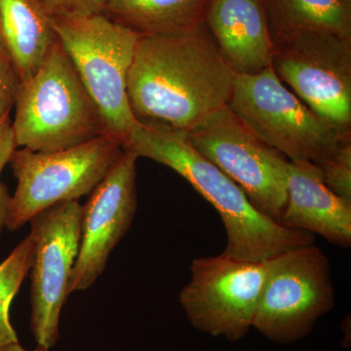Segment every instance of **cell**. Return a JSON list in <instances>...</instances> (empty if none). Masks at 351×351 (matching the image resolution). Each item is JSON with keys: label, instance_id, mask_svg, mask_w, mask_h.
<instances>
[{"label": "cell", "instance_id": "6da1fadb", "mask_svg": "<svg viewBox=\"0 0 351 351\" xmlns=\"http://www.w3.org/2000/svg\"><path fill=\"white\" fill-rule=\"evenodd\" d=\"M235 76L205 25L182 34L140 36L127 97L141 123L186 132L228 105Z\"/></svg>", "mask_w": 351, "mask_h": 351}, {"label": "cell", "instance_id": "7a4b0ae2", "mask_svg": "<svg viewBox=\"0 0 351 351\" xmlns=\"http://www.w3.org/2000/svg\"><path fill=\"white\" fill-rule=\"evenodd\" d=\"M122 149L174 170L213 205L228 237L223 255L265 262L314 242L313 234L290 230L261 213L239 184L196 151L184 132L138 122Z\"/></svg>", "mask_w": 351, "mask_h": 351}, {"label": "cell", "instance_id": "3957f363", "mask_svg": "<svg viewBox=\"0 0 351 351\" xmlns=\"http://www.w3.org/2000/svg\"><path fill=\"white\" fill-rule=\"evenodd\" d=\"M14 108L17 149L62 151L108 134L57 36L36 73L21 82Z\"/></svg>", "mask_w": 351, "mask_h": 351}, {"label": "cell", "instance_id": "277c9868", "mask_svg": "<svg viewBox=\"0 0 351 351\" xmlns=\"http://www.w3.org/2000/svg\"><path fill=\"white\" fill-rule=\"evenodd\" d=\"M54 32L108 133L123 144L138 120L127 97V80L138 34L105 14L55 16Z\"/></svg>", "mask_w": 351, "mask_h": 351}, {"label": "cell", "instance_id": "5b68a950", "mask_svg": "<svg viewBox=\"0 0 351 351\" xmlns=\"http://www.w3.org/2000/svg\"><path fill=\"white\" fill-rule=\"evenodd\" d=\"M228 107L289 161L317 165L351 133L335 128L304 105L281 82L271 64L255 75H237Z\"/></svg>", "mask_w": 351, "mask_h": 351}, {"label": "cell", "instance_id": "8992f818", "mask_svg": "<svg viewBox=\"0 0 351 351\" xmlns=\"http://www.w3.org/2000/svg\"><path fill=\"white\" fill-rule=\"evenodd\" d=\"M123 152L119 141L110 134L62 151L18 147L9 160L17 186L11 195L7 230H20L58 203L90 195Z\"/></svg>", "mask_w": 351, "mask_h": 351}, {"label": "cell", "instance_id": "52a82bcc", "mask_svg": "<svg viewBox=\"0 0 351 351\" xmlns=\"http://www.w3.org/2000/svg\"><path fill=\"white\" fill-rule=\"evenodd\" d=\"M267 276L253 328L278 345L306 338L335 304L327 256L309 244L265 261Z\"/></svg>", "mask_w": 351, "mask_h": 351}, {"label": "cell", "instance_id": "ba28073f", "mask_svg": "<svg viewBox=\"0 0 351 351\" xmlns=\"http://www.w3.org/2000/svg\"><path fill=\"white\" fill-rule=\"evenodd\" d=\"M184 133L196 151L239 184L261 213L280 223L287 203L285 156L255 135L228 105Z\"/></svg>", "mask_w": 351, "mask_h": 351}, {"label": "cell", "instance_id": "9c48e42d", "mask_svg": "<svg viewBox=\"0 0 351 351\" xmlns=\"http://www.w3.org/2000/svg\"><path fill=\"white\" fill-rule=\"evenodd\" d=\"M274 46L271 66L281 82L332 127L351 131V38L295 32Z\"/></svg>", "mask_w": 351, "mask_h": 351}, {"label": "cell", "instance_id": "30bf717a", "mask_svg": "<svg viewBox=\"0 0 351 351\" xmlns=\"http://www.w3.org/2000/svg\"><path fill=\"white\" fill-rule=\"evenodd\" d=\"M265 276V262L223 254L195 258L191 279L180 293V304L197 331L240 341L253 328Z\"/></svg>", "mask_w": 351, "mask_h": 351}, {"label": "cell", "instance_id": "8fae6325", "mask_svg": "<svg viewBox=\"0 0 351 351\" xmlns=\"http://www.w3.org/2000/svg\"><path fill=\"white\" fill-rule=\"evenodd\" d=\"M82 205L66 201L29 221L34 247L31 265V331L38 348L51 350L60 338V316L80 250Z\"/></svg>", "mask_w": 351, "mask_h": 351}, {"label": "cell", "instance_id": "7c38bea8", "mask_svg": "<svg viewBox=\"0 0 351 351\" xmlns=\"http://www.w3.org/2000/svg\"><path fill=\"white\" fill-rule=\"evenodd\" d=\"M138 157L124 151L82 205L80 250L69 293L88 290L105 271L137 211Z\"/></svg>", "mask_w": 351, "mask_h": 351}, {"label": "cell", "instance_id": "4fadbf2b", "mask_svg": "<svg viewBox=\"0 0 351 351\" xmlns=\"http://www.w3.org/2000/svg\"><path fill=\"white\" fill-rule=\"evenodd\" d=\"M204 25L235 75H255L271 64L274 40L263 0H211Z\"/></svg>", "mask_w": 351, "mask_h": 351}, {"label": "cell", "instance_id": "5bb4252c", "mask_svg": "<svg viewBox=\"0 0 351 351\" xmlns=\"http://www.w3.org/2000/svg\"><path fill=\"white\" fill-rule=\"evenodd\" d=\"M280 225L318 234L337 246L351 244V203L327 188L318 166L289 161L287 203Z\"/></svg>", "mask_w": 351, "mask_h": 351}, {"label": "cell", "instance_id": "9a60e30c", "mask_svg": "<svg viewBox=\"0 0 351 351\" xmlns=\"http://www.w3.org/2000/svg\"><path fill=\"white\" fill-rule=\"evenodd\" d=\"M55 36L54 15L43 0H0V44L21 82L36 73Z\"/></svg>", "mask_w": 351, "mask_h": 351}, {"label": "cell", "instance_id": "2e32d148", "mask_svg": "<svg viewBox=\"0 0 351 351\" xmlns=\"http://www.w3.org/2000/svg\"><path fill=\"white\" fill-rule=\"evenodd\" d=\"M211 0H108L105 14L140 36L182 34L204 25Z\"/></svg>", "mask_w": 351, "mask_h": 351}, {"label": "cell", "instance_id": "e0dca14e", "mask_svg": "<svg viewBox=\"0 0 351 351\" xmlns=\"http://www.w3.org/2000/svg\"><path fill=\"white\" fill-rule=\"evenodd\" d=\"M272 40L295 32L351 38V0H263Z\"/></svg>", "mask_w": 351, "mask_h": 351}, {"label": "cell", "instance_id": "ac0fdd59", "mask_svg": "<svg viewBox=\"0 0 351 351\" xmlns=\"http://www.w3.org/2000/svg\"><path fill=\"white\" fill-rule=\"evenodd\" d=\"M34 241L31 233L0 263V350L20 343L10 319L14 298L20 291L32 265Z\"/></svg>", "mask_w": 351, "mask_h": 351}, {"label": "cell", "instance_id": "d6986e66", "mask_svg": "<svg viewBox=\"0 0 351 351\" xmlns=\"http://www.w3.org/2000/svg\"><path fill=\"white\" fill-rule=\"evenodd\" d=\"M317 166L327 188L351 203V133L341 138L331 156Z\"/></svg>", "mask_w": 351, "mask_h": 351}, {"label": "cell", "instance_id": "ffe728a7", "mask_svg": "<svg viewBox=\"0 0 351 351\" xmlns=\"http://www.w3.org/2000/svg\"><path fill=\"white\" fill-rule=\"evenodd\" d=\"M16 149L17 147L14 138L10 117L0 119V237L6 228V219L11 201L8 189L1 181V174Z\"/></svg>", "mask_w": 351, "mask_h": 351}, {"label": "cell", "instance_id": "44dd1931", "mask_svg": "<svg viewBox=\"0 0 351 351\" xmlns=\"http://www.w3.org/2000/svg\"><path fill=\"white\" fill-rule=\"evenodd\" d=\"M20 84L17 71L0 44V119L10 117Z\"/></svg>", "mask_w": 351, "mask_h": 351}, {"label": "cell", "instance_id": "7402d4cb", "mask_svg": "<svg viewBox=\"0 0 351 351\" xmlns=\"http://www.w3.org/2000/svg\"><path fill=\"white\" fill-rule=\"evenodd\" d=\"M55 16H85L104 13L108 0H43Z\"/></svg>", "mask_w": 351, "mask_h": 351}, {"label": "cell", "instance_id": "603a6c76", "mask_svg": "<svg viewBox=\"0 0 351 351\" xmlns=\"http://www.w3.org/2000/svg\"><path fill=\"white\" fill-rule=\"evenodd\" d=\"M0 351H50V350H44V348H36V350H25V348L21 346L20 343H13V345L11 346H6L5 348H3V350Z\"/></svg>", "mask_w": 351, "mask_h": 351}]
</instances>
